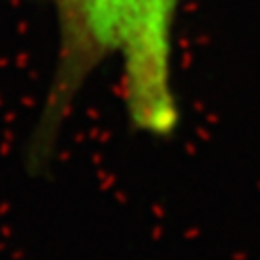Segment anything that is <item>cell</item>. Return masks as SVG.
I'll return each mask as SVG.
<instances>
[{
  "mask_svg": "<svg viewBox=\"0 0 260 260\" xmlns=\"http://www.w3.org/2000/svg\"><path fill=\"white\" fill-rule=\"evenodd\" d=\"M58 23V56L37 127L45 156L91 75L120 68L131 125L152 137L172 135L179 121L174 81V31L181 0H48Z\"/></svg>",
  "mask_w": 260,
  "mask_h": 260,
  "instance_id": "cell-1",
  "label": "cell"
}]
</instances>
